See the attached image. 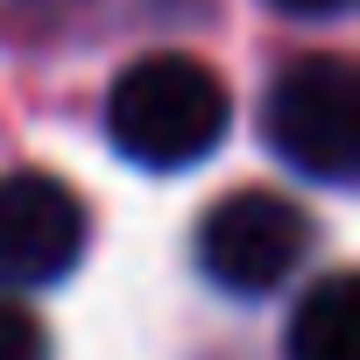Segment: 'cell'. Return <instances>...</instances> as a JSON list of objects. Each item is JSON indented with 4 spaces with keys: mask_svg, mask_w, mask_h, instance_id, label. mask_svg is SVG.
Wrapping results in <instances>:
<instances>
[{
    "mask_svg": "<svg viewBox=\"0 0 360 360\" xmlns=\"http://www.w3.org/2000/svg\"><path fill=\"white\" fill-rule=\"evenodd\" d=\"M233 127V99L212 64L184 50L134 57L106 92V141L141 169H191Z\"/></svg>",
    "mask_w": 360,
    "mask_h": 360,
    "instance_id": "obj_1",
    "label": "cell"
},
{
    "mask_svg": "<svg viewBox=\"0 0 360 360\" xmlns=\"http://www.w3.org/2000/svg\"><path fill=\"white\" fill-rule=\"evenodd\" d=\"M269 148L304 184H353L360 176V78L346 57H297L276 71L262 99Z\"/></svg>",
    "mask_w": 360,
    "mask_h": 360,
    "instance_id": "obj_2",
    "label": "cell"
},
{
    "mask_svg": "<svg viewBox=\"0 0 360 360\" xmlns=\"http://www.w3.org/2000/svg\"><path fill=\"white\" fill-rule=\"evenodd\" d=\"M311 255V219L283 191H226L198 219V269L226 297H269L283 290Z\"/></svg>",
    "mask_w": 360,
    "mask_h": 360,
    "instance_id": "obj_3",
    "label": "cell"
},
{
    "mask_svg": "<svg viewBox=\"0 0 360 360\" xmlns=\"http://www.w3.org/2000/svg\"><path fill=\"white\" fill-rule=\"evenodd\" d=\"M92 219L85 198L50 169H8L0 176V290H50L85 262Z\"/></svg>",
    "mask_w": 360,
    "mask_h": 360,
    "instance_id": "obj_4",
    "label": "cell"
},
{
    "mask_svg": "<svg viewBox=\"0 0 360 360\" xmlns=\"http://www.w3.org/2000/svg\"><path fill=\"white\" fill-rule=\"evenodd\" d=\"M283 360H353V276L332 269L318 276L283 332Z\"/></svg>",
    "mask_w": 360,
    "mask_h": 360,
    "instance_id": "obj_5",
    "label": "cell"
},
{
    "mask_svg": "<svg viewBox=\"0 0 360 360\" xmlns=\"http://www.w3.org/2000/svg\"><path fill=\"white\" fill-rule=\"evenodd\" d=\"M0 360H50V332L36 311H22L15 297H0Z\"/></svg>",
    "mask_w": 360,
    "mask_h": 360,
    "instance_id": "obj_6",
    "label": "cell"
},
{
    "mask_svg": "<svg viewBox=\"0 0 360 360\" xmlns=\"http://www.w3.org/2000/svg\"><path fill=\"white\" fill-rule=\"evenodd\" d=\"M276 15H290V22H339L353 0H269Z\"/></svg>",
    "mask_w": 360,
    "mask_h": 360,
    "instance_id": "obj_7",
    "label": "cell"
}]
</instances>
